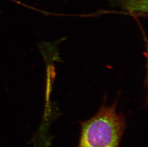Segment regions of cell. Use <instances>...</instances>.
Segmentation results:
<instances>
[{"label": "cell", "mask_w": 148, "mask_h": 147, "mask_svg": "<svg viewBox=\"0 0 148 147\" xmlns=\"http://www.w3.org/2000/svg\"><path fill=\"white\" fill-rule=\"evenodd\" d=\"M116 105V102L111 106L103 104L95 115L81 123L77 147H119L127 123Z\"/></svg>", "instance_id": "obj_1"}, {"label": "cell", "mask_w": 148, "mask_h": 147, "mask_svg": "<svg viewBox=\"0 0 148 147\" xmlns=\"http://www.w3.org/2000/svg\"><path fill=\"white\" fill-rule=\"evenodd\" d=\"M122 5L132 13H146L147 0H122Z\"/></svg>", "instance_id": "obj_2"}]
</instances>
